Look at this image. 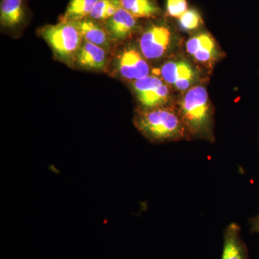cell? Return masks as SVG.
Listing matches in <instances>:
<instances>
[{
    "instance_id": "cell-19",
    "label": "cell",
    "mask_w": 259,
    "mask_h": 259,
    "mask_svg": "<svg viewBox=\"0 0 259 259\" xmlns=\"http://www.w3.org/2000/svg\"><path fill=\"white\" fill-rule=\"evenodd\" d=\"M249 224L252 233H259V214L250 220Z\"/></svg>"
},
{
    "instance_id": "cell-6",
    "label": "cell",
    "mask_w": 259,
    "mask_h": 259,
    "mask_svg": "<svg viewBox=\"0 0 259 259\" xmlns=\"http://www.w3.org/2000/svg\"><path fill=\"white\" fill-rule=\"evenodd\" d=\"M146 58L134 48H127L121 53L118 59V70L122 77L139 80L149 76L150 67Z\"/></svg>"
},
{
    "instance_id": "cell-12",
    "label": "cell",
    "mask_w": 259,
    "mask_h": 259,
    "mask_svg": "<svg viewBox=\"0 0 259 259\" xmlns=\"http://www.w3.org/2000/svg\"><path fill=\"white\" fill-rule=\"evenodd\" d=\"M187 52L201 63L212 60L216 54L215 42L210 35L201 33L191 37L186 44Z\"/></svg>"
},
{
    "instance_id": "cell-13",
    "label": "cell",
    "mask_w": 259,
    "mask_h": 259,
    "mask_svg": "<svg viewBox=\"0 0 259 259\" xmlns=\"http://www.w3.org/2000/svg\"><path fill=\"white\" fill-rule=\"evenodd\" d=\"M77 64L88 69H102L106 64L105 49L85 40L76 55Z\"/></svg>"
},
{
    "instance_id": "cell-18",
    "label": "cell",
    "mask_w": 259,
    "mask_h": 259,
    "mask_svg": "<svg viewBox=\"0 0 259 259\" xmlns=\"http://www.w3.org/2000/svg\"><path fill=\"white\" fill-rule=\"evenodd\" d=\"M187 0H166V13L172 18H179L187 11Z\"/></svg>"
},
{
    "instance_id": "cell-9",
    "label": "cell",
    "mask_w": 259,
    "mask_h": 259,
    "mask_svg": "<svg viewBox=\"0 0 259 259\" xmlns=\"http://www.w3.org/2000/svg\"><path fill=\"white\" fill-rule=\"evenodd\" d=\"M138 18L120 7L112 18L105 22V28L111 39L123 40L130 36L138 27Z\"/></svg>"
},
{
    "instance_id": "cell-1",
    "label": "cell",
    "mask_w": 259,
    "mask_h": 259,
    "mask_svg": "<svg viewBox=\"0 0 259 259\" xmlns=\"http://www.w3.org/2000/svg\"><path fill=\"white\" fill-rule=\"evenodd\" d=\"M134 122L140 132L153 142L175 141L186 135L180 113L171 108L142 110L136 116Z\"/></svg>"
},
{
    "instance_id": "cell-11",
    "label": "cell",
    "mask_w": 259,
    "mask_h": 259,
    "mask_svg": "<svg viewBox=\"0 0 259 259\" xmlns=\"http://www.w3.org/2000/svg\"><path fill=\"white\" fill-rule=\"evenodd\" d=\"M74 23L86 41L92 42L104 49L110 47L111 37L106 28L102 26L99 22L88 18Z\"/></svg>"
},
{
    "instance_id": "cell-16",
    "label": "cell",
    "mask_w": 259,
    "mask_h": 259,
    "mask_svg": "<svg viewBox=\"0 0 259 259\" xmlns=\"http://www.w3.org/2000/svg\"><path fill=\"white\" fill-rule=\"evenodd\" d=\"M120 7L119 0H98L89 18L105 23Z\"/></svg>"
},
{
    "instance_id": "cell-5",
    "label": "cell",
    "mask_w": 259,
    "mask_h": 259,
    "mask_svg": "<svg viewBox=\"0 0 259 259\" xmlns=\"http://www.w3.org/2000/svg\"><path fill=\"white\" fill-rule=\"evenodd\" d=\"M171 30L163 24L148 27L139 40L141 54L147 59H157L164 55L171 45Z\"/></svg>"
},
{
    "instance_id": "cell-8",
    "label": "cell",
    "mask_w": 259,
    "mask_h": 259,
    "mask_svg": "<svg viewBox=\"0 0 259 259\" xmlns=\"http://www.w3.org/2000/svg\"><path fill=\"white\" fill-rule=\"evenodd\" d=\"M248 250L241 236V227L232 223L223 232V249L221 259H248Z\"/></svg>"
},
{
    "instance_id": "cell-3",
    "label": "cell",
    "mask_w": 259,
    "mask_h": 259,
    "mask_svg": "<svg viewBox=\"0 0 259 259\" xmlns=\"http://www.w3.org/2000/svg\"><path fill=\"white\" fill-rule=\"evenodd\" d=\"M40 34L63 59L76 57L82 45V35L74 22H63L56 25H48L40 30Z\"/></svg>"
},
{
    "instance_id": "cell-14",
    "label": "cell",
    "mask_w": 259,
    "mask_h": 259,
    "mask_svg": "<svg viewBox=\"0 0 259 259\" xmlns=\"http://www.w3.org/2000/svg\"><path fill=\"white\" fill-rule=\"evenodd\" d=\"M120 6L136 18H155L161 10L156 0H119Z\"/></svg>"
},
{
    "instance_id": "cell-15",
    "label": "cell",
    "mask_w": 259,
    "mask_h": 259,
    "mask_svg": "<svg viewBox=\"0 0 259 259\" xmlns=\"http://www.w3.org/2000/svg\"><path fill=\"white\" fill-rule=\"evenodd\" d=\"M98 0H70L61 21L76 22L88 18Z\"/></svg>"
},
{
    "instance_id": "cell-7",
    "label": "cell",
    "mask_w": 259,
    "mask_h": 259,
    "mask_svg": "<svg viewBox=\"0 0 259 259\" xmlns=\"http://www.w3.org/2000/svg\"><path fill=\"white\" fill-rule=\"evenodd\" d=\"M162 79L180 91L190 88L195 78L192 66L185 61H168L161 69Z\"/></svg>"
},
{
    "instance_id": "cell-17",
    "label": "cell",
    "mask_w": 259,
    "mask_h": 259,
    "mask_svg": "<svg viewBox=\"0 0 259 259\" xmlns=\"http://www.w3.org/2000/svg\"><path fill=\"white\" fill-rule=\"evenodd\" d=\"M202 17L197 10L188 9L180 18H179V24L181 28L187 31L195 30L202 25Z\"/></svg>"
},
{
    "instance_id": "cell-10",
    "label": "cell",
    "mask_w": 259,
    "mask_h": 259,
    "mask_svg": "<svg viewBox=\"0 0 259 259\" xmlns=\"http://www.w3.org/2000/svg\"><path fill=\"white\" fill-rule=\"evenodd\" d=\"M27 18L25 0H1L0 23L7 28L20 26Z\"/></svg>"
},
{
    "instance_id": "cell-4",
    "label": "cell",
    "mask_w": 259,
    "mask_h": 259,
    "mask_svg": "<svg viewBox=\"0 0 259 259\" xmlns=\"http://www.w3.org/2000/svg\"><path fill=\"white\" fill-rule=\"evenodd\" d=\"M138 100L144 110L163 107L169 96V90L161 79L148 76L133 83Z\"/></svg>"
},
{
    "instance_id": "cell-2",
    "label": "cell",
    "mask_w": 259,
    "mask_h": 259,
    "mask_svg": "<svg viewBox=\"0 0 259 259\" xmlns=\"http://www.w3.org/2000/svg\"><path fill=\"white\" fill-rule=\"evenodd\" d=\"M179 113L186 134L206 137L210 134L212 111L208 94L203 87H194L187 92L181 102Z\"/></svg>"
}]
</instances>
